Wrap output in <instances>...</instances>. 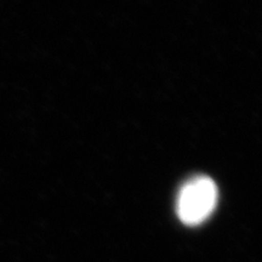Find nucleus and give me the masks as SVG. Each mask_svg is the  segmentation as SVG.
Here are the masks:
<instances>
[{
  "label": "nucleus",
  "instance_id": "nucleus-1",
  "mask_svg": "<svg viewBox=\"0 0 262 262\" xmlns=\"http://www.w3.org/2000/svg\"><path fill=\"white\" fill-rule=\"evenodd\" d=\"M216 183L208 176L189 180L181 188L178 198V215L185 225L195 226L204 222L217 204Z\"/></svg>",
  "mask_w": 262,
  "mask_h": 262
}]
</instances>
